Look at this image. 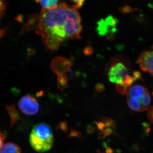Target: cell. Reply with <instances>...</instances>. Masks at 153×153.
<instances>
[{
  "mask_svg": "<svg viewBox=\"0 0 153 153\" xmlns=\"http://www.w3.org/2000/svg\"><path fill=\"white\" fill-rule=\"evenodd\" d=\"M33 18L37 23L36 33L42 37L47 50H57L66 39L81 38L82 27L79 13L63 1L55 8H42Z\"/></svg>",
  "mask_w": 153,
  "mask_h": 153,
  "instance_id": "cell-1",
  "label": "cell"
},
{
  "mask_svg": "<svg viewBox=\"0 0 153 153\" xmlns=\"http://www.w3.org/2000/svg\"><path fill=\"white\" fill-rule=\"evenodd\" d=\"M31 146L38 152H45L52 148L53 136L52 129L47 123H40L34 126L30 137Z\"/></svg>",
  "mask_w": 153,
  "mask_h": 153,
  "instance_id": "cell-2",
  "label": "cell"
},
{
  "mask_svg": "<svg viewBox=\"0 0 153 153\" xmlns=\"http://www.w3.org/2000/svg\"><path fill=\"white\" fill-rule=\"evenodd\" d=\"M108 76L110 82L120 85L128 91V87L137 79L131 74L128 66L122 61H117L111 66L108 72Z\"/></svg>",
  "mask_w": 153,
  "mask_h": 153,
  "instance_id": "cell-3",
  "label": "cell"
},
{
  "mask_svg": "<svg viewBox=\"0 0 153 153\" xmlns=\"http://www.w3.org/2000/svg\"><path fill=\"white\" fill-rule=\"evenodd\" d=\"M118 20L112 16H108L105 19H101L97 22V28L99 35L102 36H108L112 38L117 31Z\"/></svg>",
  "mask_w": 153,
  "mask_h": 153,
  "instance_id": "cell-4",
  "label": "cell"
},
{
  "mask_svg": "<svg viewBox=\"0 0 153 153\" xmlns=\"http://www.w3.org/2000/svg\"><path fill=\"white\" fill-rule=\"evenodd\" d=\"M19 107L22 112L27 115H34L39 109L38 102L33 97L29 95L22 97L19 102Z\"/></svg>",
  "mask_w": 153,
  "mask_h": 153,
  "instance_id": "cell-5",
  "label": "cell"
},
{
  "mask_svg": "<svg viewBox=\"0 0 153 153\" xmlns=\"http://www.w3.org/2000/svg\"><path fill=\"white\" fill-rule=\"evenodd\" d=\"M137 63L143 71L153 75V50L143 52L138 58Z\"/></svg>",
  "mask_w": 153,
  "mask_h": 153,
  "instance_id": "cell-6",
  "label": "cell"
},
{
  "mask_svg": "<svg viewBox=\"0 0 153 153\" xmlns=\"http://www.w3.org/2000/svg\"><path fill=\"white\" fill-rule=\"evenodd\" d=\"M71 66V62L63 57H55L52 60L51 64V68L57 76L66 75L65 72L69 70Z\"/></svg>",
  "mask_w": 153,
  "mask_h": 153,
  "instance_id": "cell-7",
  "label": "cell"
},
{
  "mask_svg": "<svg viewBox=\"0 0 153 153\" xmlns=\"http://www.w3.org/2000/svg\"><path fill=\"white\" fill-rule=\"evenodd\" d=\"M148 92L147 89L144 86L137 84L128 89L126 95L128 97L138 100L141 99Z\"/></svg>",
  "mask_w": 153,
  "mask_h": 153,
  "instance_id": "cell-8",
  "label": "cell"
},
{
  "mask_svg": "<svg viewBox=\"0 0 153 153\" xmlns=\"http://www.w3.org/2000/svg\"><path fill=\"white\" fill-rule=\"evenodd\" d=\"M1 149V153H21L19 146L14 143H6Z\"/></svg>",
  "mask_w": 153,
  "mask_h": 153,
  "instance_id": "cell-9",
  "label": "cell"
},
{
  "mask_svg": "<svg viewBox=\"0 0 153 153\" xmlns=\"http://www.w3.org/2000/svg\"><path fill=\"white\" fill-rule=\"evenodd\" d=\"M127 102L129 107L131 110L136 112H142V111H145V110L140 101L127 97Z\"/></svg>",
  "mask_w": 153,
  "mask_h": 153,
  "instance_id": "cell-10",
  "label": "cell"
},
{
  "mask_svg": "<svg viewBox=\"0 0 153 153\" xmlns=\"http://www.w3.org/2000/svg\"><path fill=\"white\" fill-rule=\"evenodd\" d=\"M6 108L8 111L9 115L10 117L11 124L10 127H11L17 120L21 119V117L19 116V114L16 110L15 105H7Z\"/></svg>",
  "mask_w": 153,
  "mask_h": 153,
  "instance_id": "cell-11",
  "label": "cell"
},
{
  "mask_svg": "<svg viewBox=\"0 0 153 153\" xmlns=\"http://www.w3.org/2000/svg\"><path fill=\"white\" fill-rule=\"evenodd\" d=\"M36 2L39 3L43 9L46 10L55 8L59 5V1L57 0H48V1H36Z\"/></svg>",
  "mask_w": 153,
  "mask_h": 153,
  "instance_id": "cell-12",
  "label": "cell"
},
{
  "mask_svg": "<svg viewBox=\"0 0 153 153\" xmlns=\"http://www.w3.org/2000/svg\"><path fill=\"white\" fill-rule=\"evenodd\" d=\"M68 77L66 75L57 76V86L59 89L63 91L64 88L68 87Z\"/></svg>",
  "mask_w": 153,
  "mask_h": 153,
  "instance_id": "cell-13",
  "label": "cell"
},
{
  "mask_svg": "<svg viewBox=\"0 0 153 153\" xmlns=\"http://www.w3.org/2000/svg\"><path fill=\"white\" fill-rule=\"evenodd\" d=\"M151 101V98L150 94L149 92L146 94L140 100V102L141 103L145 111L146 110L149 108L150 104Z\"/></svg>",
  "mask_w": 153,
  "mask_h": 153,
  "instance_id": "cell-14",
  "label": "cell"
},
{
  "mask_svg": "<svg viewBox=\"0 0 153 153\" xmlns=\"http://www.w3.org/2000/svg\"><path fill=\"white\" fill-rule=\"evenodd\" d=\"M68 2L70 3V5H68L69 7L74 9H78L81 7L83 5V3L85 1L83 0H79V1H70Z\"/></svg>",
  "mask_w": 153,
  "mask_h": 153,
  "instance_id": "cell-15",
  "label": "cell"
},
{
  "mask_svg": "<svg viewBox=\"0 0 153 153\" xmlns=\"http://www.w3.org/2000/svg\"><path fill=\"white\" fill-rule=\"evenodd\" d=\"M7 3L6 1H1V19L5 11Z\"/></svg>",
  "mask_w": 153,
  "mask_h": 153,
  "instance_id": "cell-16",
  "label": "cell"
},
{
  "mask_svg": "<svg viewBox=\"0 0 153 153\" xmlns=\"http://www.w3.org/2000/svg\"><path fill=\"white\" fill-rule=\"evenodd\" d=\"M147 117L151 122L153 123V106L150 107L148 110Z\"/></svg>",
  "mask_w": 153,
  "mask_h": 153,
  "instance_id": "cell-17",
  "label": "cell"
},
{
  "mask_svg": "<svg viewBox=\"0 0 153 153\" xmlns=\"http://www.w3.org/2000/svg\"><path fill=\"white\" fill-rule=\"evenodd\" d=\"M133 9H132L131 7L128 6H125L123 7L120 8V11H121L122 13H130L132 11Z\"/></svg>",
  "mask_w": 153,
  "mask_h": 153,
  "instance_id": "cell-18",
  "label": "cell"
},
{
  "mask_svg": "<svg viewBox=\"0 0 153 153\" xmlns=\"http://www.w3.org/2000/svg\"><path fill=\"white\" fill-rule=\"evenodd\" d=\"M92 52H93V49L91 46H88L83 49V53L84 55H91Z\"/></svg>",
  "mask_w": 153,
  "mask_h": 153,
  "instance_id": "cell-19",
  "label": "cell"
},
{
  "mask_svg": "<svg viewBox=\"0 0 153 153\" xmlns=\"http://www.w3.org/2000/svg\"><path fill=\"white\" fill-rule=\"evenodd\" d=\"M95 88L97 91H100V92L102 91L105 89L104 85L101 83H98V84L96 85Z\"/></svg>",
  "mask_w": 153,
  "mask_h": 153,
  "instance_id": "cell-20",
  "label": "cell"
},
{
  "mask_svg": "<svg viewBox=\"0 0 153 153\" xmlns=\"http://www.w3.org/2000/svg\"><path fill=\"white\" fill-rule=\"evenodd\" d=\"M0 137H1V148L3 146H4V141L6 139V135L4 134L3 133V132H1V135H0Z\"/></svg>",
  "mask_w": 153,
  "mask_h": 153,
  "instance_id": "cell-21",
  "label": "cell"
},
{
  "mask_svg": "<svg viewBox=\"0 0 153 153\" xmlns=\"http://www.w3.org/2000/svg\"><path fill=\"white\" fill-rule=\"evenodd\" d=\"M60 127H61V129L63 130V131H65L66 130V123H62L60 124Z\"/></svg>",
  "mask_w": 153,
  "mask_h": 153,
  "instance_id": "cell-22",
  "label": "cell"
},
{
  "mask_svg": "<svg viewBox=\"0 0 153 153\" xmlns=\"http://www.w3.org/2000/svg\"><path fill=\"white\" fill-rule=\"evenodd\" d=\"M6 31V28H5V29H3V30H1V37L2 38V36H4L5 34V32Z\"/></svg>",
  "mask_w": 153,
  "mask_h": 153,
  "instance_id": "cell-23",
  "label": "cell"
},
{
  "mask_svg": "<svg viewBox=\"0 0 153 153\" xmlns=\"http://www.w3.org/2000/svg\"><path fill=\"white\" fill-rule=\"evenodd\" d=\"M78 134V132H76L75 131H73V132H71V136H75L76 135V134Z\"/></svg>",
  "mask_w": 153,
  "mask_h": 153,
  "instance_id": "cell-24",
  "label": "cell"
},
{
  "mask_svg": "<svg viewBox=\"0 0 153 153\" xmlns=\"http://www.w3.org/2000/svg\"><path fill=\"white\" fill-rule=\"evenodd\" d=\"M152 49H153V47H152Z\"/></svg>",
  "mask_w": 153,
  "mask_h": 153,
  "instance_id": "cell-25",
  "label": "cell"
},
{
  "mask_svg": "<svg viewBox=\"0 0 153 153\" xmlns=\"http://www.w3.org/2000/svg\"><path fill=\"white\" fill-rule=\"evenodd\" d=\"M152 94H153V93Z\"/></svg>",
  "mask_w": 153,
  "mask_h": 153,
  "instance_id": "cell-26",
  "label": "cell"
}]
</instances>
